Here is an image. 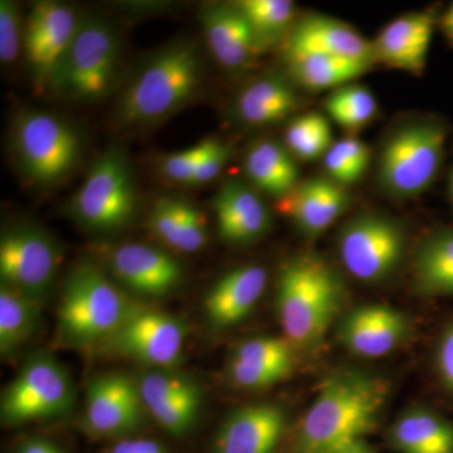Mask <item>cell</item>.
Returning <instances> with one entry per match:
<instances>
[{"label":"cell","instance_id":"obj_1","mask_svg":"<svg viewBox=\"0 0 453 453\" xmlns=\"http://www.w3.org/2000/svg\"><path fill=\"white\" fill-rule=\"evenodd\" d=\"M386 378L345 369L323 381L301 419L295 453H342L365 441L388 402Z\"/></svg>","mask_w":453,"mask_h":453},{"label":"cell","instance_id":"obj_2","mask_svg":"<svg viewBox=\"0 0 453 453\" xmlns=\"http://www.w3.org/2000/svg\"><path fill=\"white\" fill-rule=\"evenodd\" d=\"M344 288L338 273L320 256L288 259L280 271L275 296L283 338L296 350L318 347L339 319Z\"/></svg>","mask_w":453,"mask_h":453},{"label":"cell","instance_id":"obj_3","mask_svg":"<svg viewBox=\"0 0 453 453\" xmlns=\"http://www.w3.org/2000/svg\"><path fill=\"white\" fill-rule=\"evenodd\" d=\"M447 135L446 125L429 116L395 125L375 155V183L381 195L396 202L425 195L445 162Z\"/></svg>","mask_w":453,"mask_h":453},{"label":"cell","instance_id":"obj_4","mask_svg":"<svg viewBox=\"0 0 453 453\" xmlns=\"http://www.w3.org/2000/svg\"><path fill=\"white\" fill-rule=\"evenodd\" d=\"M140 306L91 262L73 268L57 312V340L64 347L103 345Z\"/></svg>","mask_w":453,"mask_h":453},{"label":"cell","instance_id":"obj_5","mask_svg":"<svg viewBox=\"0 0 453 453\" xmlns=\"http://www.w3.org/2000/svg\"><path fill=\"white\" fill-rule=\"evenodd\" d=\"M202 83L201 57L195 44L175 42L140 70L120 103L122 121L148 124L177 111Z\"/></svg>","mask_w":453,"mask_h":453},{"label":"cell","instance_id":"obj_6","mask_svg":"<svg viewBox=\"0 0 453 453\" xmlns=\"http://www.w3.org/2000/svg\"><path fill=\"white\" fill-rule=\"evenodd\" d=\"M13 146L26 177L40 186L68 177L82 149L81 138L70 124L41 110H25L18 115Z\"/></svg>","mask_w":453,"mask_h":453},{"label":"cell","instance_id":"obj_7","mask_svg":"<svg viewBox=\"0 0 453 453\" xmlns=\"http://www.w3.org/2000/svg\"><path fill=\"white\" fill-rule=\"evenodd\" d=\"M73 402V381L65 366L49 353H37L3 390L0 414L7 426H25L65 416Z\"/></svg>","mask_w":453,"mask_h":453},{"label":"cell","instance_id":"obj_8","mask_svg":"<svg viewBox=\"0 0 453 453\" xmlns=\"http://www.w3.org/2000/svg\"><path fill=\"white\" fill-rule=\"evenodd\" d=\"M70 208L74 219L92 231L112 232L129 225L138 196L124 151L113 148L98 157Z\"/></svg>","mask_w":453,"mask_h":453},{"label":"cell","instance_id":"obj_9","mask_svg":"<svg viewBox=\"0 0 453 453\" xmlns=\"http://www.w3.org/2000/svg\"><path fill=\"white\" fill-rule=\"evenodd\" d=\"M407 250V234L399 220L380 211L357 214L342 225L338 252L342 266L365 283L384 281L395 273Z\"/></svg>","mask_w":453,"mask_h":453},{"label":"cell","instance_id":"obj_10","mask_svg":"<svg viewBox=\"0 0 453 453\" xmlns=\"http://www.w3.org/2000/svg\"><path fill=\"white\" fill-rule=\"evenodd\" d=\"M119 49L111 27L98 19H81L76 37L50 86L74 100H100L111 88Z\"/></svg>","mask_w":453,"mask_h":453},{"label":"cell","instance_id":"obj_11","mask_svg":"<svg viewBox=\"0 0 453 453\" xmlns=\"http://www.w3.org/2000/svg\"><path fill=\"white\" fill-rule=\"evenodd\" d=\"M188 325L178 316L140 306L104 342L113 354L155 369H172L180 363Z\"/></svg>","mask_w":453,"mask_h":453},{"label":"cell","instance_id":"obj_12","mask_svg":"<svg viewBox=\"0 0 453 453\" xmlns=\"http://www.w3.org/2000/svg\"><path fill=\"white\" fill-rule=\"evenodd\" d=\"M62 255L56 241L35 226L8 229L0 240L2 285L43 301L55 282Z\"/></svg>","mask_w":453,"mask_h":453},{"label":"cell","instance_id":"obj_13","mask_svg":"<svg viewBox=\"0 0 453 453\" xmlns=\"http://www.w3.org/2000/svg\"><path fill=\"white\" fill-rule=\"evenodd\" d=\"M145 417L138 380L107 372L89 381L83 412V429L89 437L115 442L135 436Z\"/></svg>","mask_w":453,"mask_h":453},{"label":"cell","instance_id":"obj_14","mask_svg":"<svg viewBox=\"0 0 453 453\" xmlns=\"http://www.w3.org/2000/svg\"><path fill=\"white\" fill-rule=\"evenodd\" d=\"M81 19L70 5L35 3L23 35V50L35 86H50L79 31Z\"/></svg>","mask_w":453,"mask_h":453},{"label":"cell","instance_id":"obj_15","mask_svg":"<svg viewBox=\"0 0 453 453\" xmlns=\"http://www.w3.org/2000/svg\"><path fill=\"white\" fill-rule=\"evenodd\" d=\"M146 414L170 436L189 434L202 410V388L195 378L173 369H154L138 380Z\"/></svg>","mask_w":453,"mask_h":453},{"label":"cell","instance_id":"obj_16","mask_svg":"<svg viewBox=\"0 0 453 453\" xmlns=\"http://www.w3.org/2000/svg\"><path fill=\"white\" fill-rule=\"evenodd\" d=\"M107 261L121 288L149 299L168 296L183 280L180 262L150 244H119L113 247Z\"/></svg>","mask_w":453,"mask_h":453},{"label":"cell","instance_id":"obj_17","mask_svg":"<svg viewBox=\"0 0 453 453\" xmlns=\"http://www.w3.org/2000/svg\"><path fill=\"white\" fill-rule=\"evenodd\" d=\"M410 318L384 303H365L340 318L338 339L357 357L377 359L401 347L410 338Z\"/></svg>","mask_w":453,"mask_h":453},{"label":"cell","instance_id":"obj_18","mask_svg":"<svg viewBox=\"0 0 453 453\" xmlns=\"http://www.w3.org/2000/svg\"><path fill=\"white\" fill-rule=\"evenodd\" d=\"M283 57L320 55L377 65L372 41L353 26L326 14L300 16L281 46Z\"/></svg>","mask_w":453,"mask_h":453},{"label":"cell","instance_id":"obj_19","mask_svg":"<svg viewBox=\"0 0 453 453\" xmlns=\"http://www.w3.org/2000/svg\"><path fill=\"white\" fill-rule=\"evenodd\" d=\"M347 188L321 175L301 180L288 195L277 199L276 210L306 238H318L350 208Z\"/></svg>","mask_w":453,"mask_h":453},{"label":"cell","instance_id":"obj_20","mask_svg":"<svg viewBox=\"0 0 453 453\" xmlns=\"http://www.w3.org/2000/svg\"><path fill=\"white\" fill-rule=\"evenodd\" d=\"M437 23V14L431 9L410 12L390 20L372 40L375 62L413 76H422L427 67Z\"/></svg>","mask_w":453,"mask_h":453},{"label":"cell","instance_id":"obj_21","mask_svg":"<svg viewBox=\"0 0 453 453\" xmlns=\"http://www.w3.org/2000/svg\"><path fill=\"white\" fill-rule=\"evenodd\" d=\"M286 423L288 417L280 405H244L219 426L211 453H273L285 434Z\"/></svg>","mask_w":453,"mask_h":453},{"label":"cell","instance_id":"obj_22","mask_svg":"<svg viewBox=\"0 0 453 453\" xmlns=\"http://www.w3.org/2000/svg\"><path fill=\"white\" fill-rule=\"evenodd\" d=\"M213 211L220 237L235 246L256 242L273 225V214L261 193L240 179L223 184L214 196Z\"/></svg>","mask_w":453,"mask_h":453},{"label":"cell","instance_id":"obj_23","mask_svg":"<svg viewBox=\"0 0 453 453\" xmlns=\"http://www.w3.org/2000/svg\"><path fill=\"white\" fill-rule=\"evenodd\" d=\"M267 282L266 268L255 264L235 267L219 277L203 301L207 323L214 330L242 323L264 296Z\"/></svg>","mask_w":453,"mask_h":453},{"label":"cell","instance_id":"obj_24","mask_svg":"<svg viewBox=\"0 0 453 453\" xmlns=\"http://www.w3.org/2000/svg\"><path fill=\"white\" fill-rule=\"evenodd\" d=\"M202 26L211 55L226 70H250L266 52L235 3L205 8Z\"/></svg>","mask_w":453,"mask_h":453},{"label":"cell","instance_id":"obj_25","mask_svg":"<svg viewBox=\"0 0 453 453\" xmlns=\"http://www.w3.org/2000/svg\"><path fill=\"white\" fill-rule=\"evenodd\" d=\"M303 92L286 73L262 74L238 92L235 118L255 129L279 124L296 115L303 104Z\"/></svg>","mask_w":453,"mask_h":453},{"label":"cell","instance_id":"obj_26","mask_svg":"<svg viewBox=\"0 0 453 453\" xmlns=\"http://www.w3.org/2000/svg\"><path fill=\"white\" fill-rule=\"evenodd\" d=\"M249 183L261 195L280 199L300 183L297 160L285 145L273 140H259L250 146L243 160Z\"/></svg>","mask_w":453,"mask_h":453},{"label":"cell","instance_id":"obj_27","mask_svg":"<svg viewBox=\"0 0 453 453\" xmlns=\"http://www.w3.org/2000/svg\"><path fill=\"white\" fill-rule=\"evenodd\" d=\"M389 442L399 453H453V425L436 411L418 405L395 419Z\"/></svg>","mask_w":453,"mask_h":453},{"label":"cell","instance_id":"obj_28","mask_svg":"<svg viewBox=\"0 0 453 453\" xmlns=\"http://www.w3.org/2000/svg\"><path fill=\"white\" fill-rule=\"evenodd\" d=\"M413 282L427 296L453 297V228L434 229L417 246Z\"/></svg>","mask_w":453,"mask_h":453},{"label":"cell","instance_id":"obj_29","mask_svg":"<svg viewBox=\"0 0 453 453\" xmlns=\"http://www.w3.org/2000/svg\"><path fill=\"white\" fill-rule=\"evenodd\" d=\"M286 74L305 92L333 91L372 70L374 65L320 55L283 57Z\"/></svg>","mask_w":453,"mask_h":453},{"label":"cell","instance_id":"obj_30","mask_svg":"<svg viewBox=\"0 0 453 453\" xmlns=\"http://www.w3.org/2000/svg\"><path fill=\"white\" fill-rule=\"evenodd\" d=\"M42 301L25 292L0 288V351L3 357L19 350L40 325Z\"/></svg>","mask_w":453,"mask_h":453},{"label":"cell","instance_id":"obj_31","mask_svg":"<svg viewBox=\"0 0 453 453\" xmlns=\"http://www.w3.org/2000/svg\"><path fill=\"white\" fill-rule=\"evenodd\" d=\"M235 5L266 52L285 43L300 17L291 0H241Z\"/></svg>","mask_w":453,"mask_h":453},{"label":"cell","instance_id":"obj_32","mask_svg":"<svg viewBox=\"0 0 453 453\" xmlns=\"http://www.w3.org/2000/svg\"><path fill=\"white\" fill-rule=\"evenodd\" d=\"M324 110L330 121L349 134H356L378 118L380 104L371 88L351 82L330 91Z\"/></svg>","mask_w":453,"mask_h":453},{"label":"cell","instance_id":"obj_33","mask_svg":"<svg viewBox=\"0 0 453 453\" xmlns=\"http://www.w3.org/2000/svg\"><path fill=\"white\" fill-rule=\"evenodd\" d=\"M334 142L332 121L321 112L309 111L295 116L283 133V145L301 162L323 160Z\"/></svg>","mask_w":453,"mask_h":453},{"label":"cell","instance_id":"obj_34","mask_svg":"<svg viewBox=\"0 0 453 453\" xmlns=\"http://www.w3.org/2000/svg\"><path fill=\"white\" fill-rule=\"evenodd\" d=\"M372 149L363 140L349 135L336 140L323 157L324 175L339 186L359 183L371 168Z\"/></svg>","mask_w":453,"mask_h":453},{"label":"cell","instance_id":"obj_35","mask_svg":"<svg viewBox=\"0 0 453 453\" xmlns=\"http://www.w3.org/2000/svg\"><path fill=\"white\" fill-rule=\"evenodd\" d=\"M295 353L296 349L285 338L255 336L240 342L229 359L277 372L288 380L294 372Z\"/></svg>","mask_w":453,"mask_h":453},{"label":"cell","instance_id":"obj_36","mask_svg":"<svg viewBox=\"0 0 453 453\" xmlns=\"http://www.w3.org/2000/svg\"><path fill=\"white\" fill-rule=\"evenodd\" d=\"M189 202L178 198H162L155 203L149 216V229L157 241L179 252Z\"/></svg>","mask_w":453,"mask_h":453},{"label":"cell","instance_id":"obj_37","mask_svg":"<svg viewBox=\"0 0 453 453\" xmlns=\"http://www.w3.org/2000/svg\"><path fill=\"white\" fill-rule=\"evenodd\" d=\"M22 18L19 7L11 0L0 2V61L13 64L23 49Z\"/></svg>","mask_w":453,"mask_h":453},{"label":"cell","instance_id":"obj_38","mask_svg":"<svg viewBox=\"0 0 453 453\" xmlns=\"http://www.w3.org/2000/svg\"><path fill=\"white\" fill-rule=\"evenodd\" d=\"M207 146L208 139H204L184 150L165 155L160 164L163 174L170 180L178 181V183H192L196 170L207 150Z\"/></svg>","mask_w":453,"mask_h":453},{"label":"cell","instance_id":"obj_39","mask_svg":"<svg viewBox=\"0 0 453 453\" xmlns=\"http://www.w3.org/2000/svg\"><path fill=\"white\" fill-rule=\"evenodd\" d=\"M232 157V146L223 140L208 138L207 150L192 179V186H203L214 180Z\"/></svg>","mask_w":453,"mask_h":453},{"label":"cell","instance_id":"obj_40","mask_svg":"<svg viewBox=\"0 0 453 453\" xmlns=\"http://www.w3.org/2000/svg\"><path fill=\"white\" fill-rule=\"evenodd\" d=\"M436 366L441 381L453 395V323L446 327L438 342Z\"/></svg>","mask_w":453,"mask_h":453},{"label":"cell","instance_id":"obj_41","mask_svg":"<svg viewBox=\"0 0 453 453\" xmlns=\"http://www.w3.org/2000/svg\"><path fill=\"white\" fill-rule=\"evenodd\" d=\"M104 453H169V449L153 438L133 436L111 442Z\"/></svg>","mask_w":453,"mask_h":453},{"label":"cell","instance_id":"obj_42","mask_svg":"<svg viewBox=\"0 0 453 453\" xmlns=\"http://www.w3.org/2000/svg\"><path fill=\"white\" fill-rule=\"evenodd\" d=\"M13 453H67L61 446L44 437H27L18 443Z\"/></svg>","mask_w":453,"mask_h":453},{"label":"cell","instance_id":"obj_43","mask_svg":"<svg viewBox=\"0 0 453 453\" xmlns=\"http://www.w3.org/2000/svg\"><path fill=\"white\" fill-rule=\"evenodd\" d=\"M437 26L440 27L443 37L453 46V3L438 18Z\"/></svg>","mask_w":453,"mask_h":453},{"label":"cell","instance_id":"obj_44","mask_svg":"<svg viewBox=\"0 0 453 453\" xmlns=\"http://www.w3.org/2000/svg\"><path fill=\"white\" fill-rule=\"evenodd\" d=\"M342 453H374L371 446L366 443V441H362V442L357 443L350 449H348L347 451Z\"/></svg>","mask_w":453,"mask_h":453},{"label":"cell","instance_id":"obj_45","mask_svg":"<svg viewBox=\"0 0 453 453\" xmlns=\"http://www.w3.org/2000/svg\"><path fill=\"white\" fill-rule=\"evenodd\" d=\"M449 201H451V204H452V208H453V165H452L451 174H449Z\"/></svg>","mask_w":453,"mask_h":453}]
</instances>
